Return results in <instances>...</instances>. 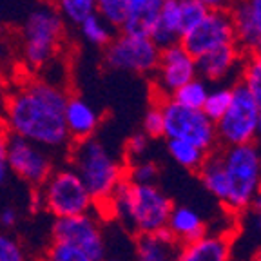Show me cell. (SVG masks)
<instances>
[{
    "label": "cell",
    "mask_w": 261,
    "mask_h": 261,
    "mask_svg": "<svg viewBox=\"0 0 261 261\" xmlns=\"http://www.w3.org/2000/svg\"><path fill=\"white\" fill-rule=\"evenodd\" d=\"M67 91L44 78H29L9 91L2 106V127L11 136L37 143L55 154L71 147L64 123Z\"/></svg>",
    "instance_id": "6da1fadb"
},
{
    "label": "cell",
    "mask_w": 261,
    "mask_h": 261,
    "mask_svg": "<svg viewBox=\"0 0 261 261\" xmlns=\"http://www.w3.org/2000/svg\"><path fill=\"white\" fill-rule=\"evenodd\" d=\"M172 207V200L158 185H135L127 179L102 205L107 216L136 236L165 230Z\"/></svg>",
    "instance_id": "7a4b0ae2"
},
{
    "label": "cell",
    "mask_w": 261,
    "mask_h": 261,
    "mask_svg": "<svg viewBox=\"0 0 261 261\" xmlns=\"http://www.w3.org/2000/svg\"><path fill=\"white\" fill-rule=\"evenodd\" d=\"M69 167L86 185L96 207H102L125 179V163L94 136L69 147Z\"/></svg>",
    "instance_id": "3957f363"
},
{
    "label": "cell",
    "mask_w": 261,
    "mask_h": 261,
    "mask_svg": "<svg viewBox=\"0 0 261 261\" xmlns=\"http://www.w3.org/2000/svg\"><path fill=\"white\" fill-rule=\"evenodd\" d=\"M31 207L51 214L53 220H60L94 212L96 203L76 172L64 165L55 167L40 187L33 189Z\"/></svg>",
    "instance_id": "277c9868"
},
{
    "label": "cell",
    "mask_w": 261,
    "mask_h": 261,
    "mask_svg": "<svg viewBox=\"0 0 261 261\" xmlns=\"http://www.w3.org/2000/svg\"><path fill=\"white\" fill-rule=\"evenodd\" d=\"M220 156L228 187L223 207L230 214H241L252 207L254 198L261 189L257 143L220 147Z\"/></svg>",
    "instance_id": "5b68a950"
},
{
    "label": "cell",
    "mask_w": 261,
    "mask_h": 261,
    "mask_svg": "<svg viewBox=\"0 0 261 261\" xmlns=\"http://www.w3.org/2000/svg\"><path fill=\"white\" fill-rule=\"evenodd\" d=\"M65 22L51 4H38L22 24V58L29 69L49 67L64 42Z\"/></svg>",
    "instance_id": "8992f818"
},
{
    "label": "cell",
    "mask_w": 261,
    "mask_h": 261,
    "mask_svg": "<svg viewBox=\"0 0 261 261\" xmlns=\"http://www.w3.org/2000/svg\"><path fill=\"white\" fill-rule=\"evenodd\" d=\"M163 114V136L167 140H184L200 147L207 154L220 149L216 125L198 109H187L171 98L156 100Z\"/></svg>",
    "instance_id": "52a82bcc"
},
{
    "label": "cell",
    "mask_w": 261,
    "mask_h": 261,
    "mask_svg": "<svg viewBox=\"0 0 261 261\" xmlns=\"http://www.w3.org/2000/svg\"><path fill=\"white\" fill-rule=\"evenodd\" d=\"M259 116V109L247 87L241 82H236L232 86V100L227 113L214 123L220 147L257 143L256 129Z\"/></svg>",
    "instance_id": "ba28073f"
},
{
    "label": "cell",
    "mask_w": 261,
    "mask_h": 261,
    "mask_svg": "<svg viewBox=\"0 0 261 261\" xmlns=\"http://www.w3.org/2000/svg\"><path fill=\"white\" fill-rule=\"evenodd\" d=\"M160 60V47L149 37L120 31L103 49V64L113 71L152 74Z\"/></svg>",
    "instance_id": "9c48e42d"
},
{
    "label": "cell",
    "mask_w": 261,
    "mask_h": 261,
    "mask_svg": "<svg viewBox=\"0 0 261 261\" xmlns=\"http://www.w3.org/2000/svg\"><path fill=\"white\" fill-rule=\"evenodd\" d=\"M9 174L22 179L29 187L38 189L55 171V154L37 143L8 135Z\"/></svg>",
    "instance_id": "30bf717a"
},
{
    "label": "cell",
    "mask_w": 261,
    "mask_h": 261,
    "mask_svg": "<svg viewBox=\"0 0 261 261\" xmlns=\"http://www.w3.org/2000/svg\"><path fill=\"white\" fill-rule=\"evenodd\" d=\"M51 241L69 243L84 250L93 261H103L107 254V243L103 236L102 223L94 212L73 218L53 220Z\"/></svg>",
    "instance_id": "8fae6325"
},
{
    "label": "cell",
    "mask_w": 261,
    "mask_h": 261,
    "mask_svg": "<svg viewBox=\"0 0 261 261\" xmlns=\"http://www.w3.org/2000/svg\"><path fill=\"white\" fill-rule=\"evenodd\" d=\"M152 89L156 100L171 98L181 86L198 76L196 60L181 47V44L160 49V60L152 73Z\"/></svg>",
    "instance_id": "7c38bea8"
},
{
    "label": "cell",
    "mask_w": 261,
    "mask_h": 261,
    "mask_svg": "<svg viewBox=\"0 0 261 261\" xmlns=\"http://www.w3.org/2000/svg\"><path fill=\"white\" fill-rule=\"evenodd\" d=\"M179 44L194 60L218 47L236 44L232 16L228 11H208L191 33L181 37Z\"/></svg>",
    "instance_id": "4fadbf2b"
},
{
    "label": "cell",
    "mask_w": 261,
    "mask_h": 261,
    "mask_svg": "<svg viewBox=\"0 0 261 261\" xmlns=\"http://www.w3.org/2000/svg\"><path fill=\"white\" fill-rule=\"evenodd\" d=\"M247 55L238 47V44H228L218 47L203 57L196 58L198 78L205 82H223L227 78L241 73V65Z\"/></svg>",
    "instance_id": "5bb4252c"
},
{
    "label": "cell",
    "mask_w": 261,
    "mask_h": 261,
    "mask_svg": "<svg viewBox=\"0 0 261 261\" xmlns=\"http://www.w3.org/2000/svg\"><path fill=\"white\" fill-rule=\"evenodd\" d=\"M228 13L234 22L238 47L249 55L261 40V0H236Z\"/></svg>",
    "instance_id": "9a60e30c"
},
{
    "label": "cell",
    "mask_w": 261,
    "mask_h": 261,
    "mask_svg": "<svg viewBox=\"0 0 261 261\" xmlns=\"http://www.w3.org/2000/svg\"><path fill=\"white\" fill-rule=\"evenodd\" d=\"M100 113L82 96H69L64 109V123L71 142L93 138L100 125Z\"/></svg>",
    "instance_id": "2e32d148"
},
{
    "label": "cell",
    "mask_w": 261,
    "mask_h": 261,
    "mask_svg": "<svg viewBox=\"0 0 261 261\" xmlns=\"http://www.w3.org/2000/svg\"><path fill=\"white\" fill-rule=\"evenodd\" d=\"M230 249H232L230 234H205L192 243L181 245L176 261H228Z\"/></svg>",
    "instance_id": "e0dca14e"
},
{
    "label": "cell",
    "mask_w": 261,
    "mask_h": 261,
    "mask_svg": "<svg viewBox=\"0 0 261 261\" xmlns=\"http://www.w3.org/2000/svg\"><path fill=\"white\" fill-rule=\"evenodd\" d=\"M179 249L181 245L167 230L142 234L136 236L135 261H176Z\"/></svg>",
    "instance_id": "ac0fdd59"
},
{
    "label": "cell",
    "mask_w": 261,
    "mask_h": 261,
    "mask_svg": "<svg viewBox=\"0 0 261 261\" xmlns=\"http://www.w3.org/2000/svg\"><path fill=\"white\" fill-rule=\"evenodd\" d=\"M165 230H167L179 245H189L207 234L203 218H201L194 208L184 207V205L172 207Z\"/></svg>",
    "instance_id": "d6986e66"
},
{
    "label": "cell",
    "mask_w": 261,
    "mask_h": 261,
    "mask_svg": "<svg viewBox=\"0 0 261 261\" xmlns=\"http://www.w3.org/2000/svg\"><path fill=\"white\" fill-rule=\"evenodd\" d=\"M149 38H151L160 49L179 44V40H181L179 0H165V2H163Z\"/></svg>",
    "instance_id": "ffe728a7"
},
{
    "label": "cell",
    "mask_w": 261,
    "mask_h": 261,
    "mask_svg": "<svg viewBox=\"0 0 261 261\" xmlns=\"http://www.w3.org/2000/svg\"><path fill=\"white\" fill-rule=\"evenodd\" d=\"M163 2L165 0H127V16L120 31L149 37Z\"/></svg>",
    "instance_id": "44dd1931"
},
{
    "label": "cell",
    "mask_w": 261,
    "mask_h": 261,
    "mask_svg": "<svg viewBox=\"0 0 261 261\" xmlns=\"http://www.w3.org/2000/svg\"><path fill=\"white\" fill-rule=\"evenodd\" d=\"M203 187L211 192L221 205L227 200V176H225L223 163H221L220 149H216L214 152L207 156V160L203 162V165L198 171Z\"/></svg>",
    "instance_id": "7402d4cb"
},
{
    "label": "cell",
    "mask_w": 261,
    "mask_h": 261,
    "mask_svg": "<svg viewBox=\"0 0 261 261\" xmlns=\"http://www.w3.org/2000/svg\"><path fill=\"white\" fill-rule=\"evenodd\" d=\"M76 28H78V33H80L82 40L98 49H106L107 45L111 44V40L116 37V28L111 25L109 22H107L103 16L98 15V13L87 16L86 20L82 22V24H78Z\"/></svg>",
    "instance_id": "603a6c76"
},
{
    "label": "cell",
    "mask_w": 261,
    "mask_h": 261,
    "mask_svg": "<svg viewBox=\"0 0 261 261\" xmlns=\"http://www.w3.org/2000/svg\"><path fill=\"white\" fill-rule=\"evenodd\" d=\"M167 151L178 165H181L191 172L200 171V167L208 156L205 151H201L200 147L184 142V140H167Z\"/></svg>",
    "instance_id": "cb8c5ba5"
},
{
    "label": "cell",
    "mask_w": 261,
    "mask_h": 261,
    "mask_svg": "<svg viewBox=\"0 0 261 261\" xmlns=\"http://www.w3.org/2000/svg\"><path fill=\"white\" fill-rule=\"evenodd\" d=\"M51 6L64 18L65 24L78 25L96 13V0H51Z\"/></svg>",
    "instance_id": "d4e9b609"
},
{
    "label": "cell",
    "mask_w": 261,
    "mask_h": 261,
    "mask_svg": "<svg viewBox=\"0 0 261 261\" xmlns=\"http://www.w3.org/2000/svg\"><path fill=\"white\" fill-rule=\"evenodd\" d=\"M208 94V86L207 82L196 76L194 80H191L189 84L181 86L174 94L171 96V100H174L179 106L187 107V109H198L201 111L205 100Z\"/></svg>",
    "instance_id": "484cf974"
},
{
    "label": "cell",
    "mask_w": 261,
    "mask_h": 261,
    "mask_svg": "<svg viewBox=\"0 0 261 261\" xmlns=\"http://www.w3.org/2000/svg\"><path fill=\"white\" fill-rule=\"evenodd\" d=\"M240 82L247 87V91L254 98V102L261 113V62L247 55L243 65H241Z\"/></svg>",
    "instance_id": "4316f807"
},
{
    "label": "cell",
    "mask_w": 261,
    "mask_h": 261,
    "mask_svg": "<svg viewBox=\"0 0 261 261\" xmlns=\"http://www.w3.org/2000/svg\"><path fill=\"white\" fill-rule=\"evenodd\" d=\"M158 172V165L152 160L140 158L125 163V179L135 185H156Z\"/></svg>",
    "instance_id": "83f0119b"
},
{
    "label": "cell",
    "mask_w": 261,
    "mask_h": 261,
    "mask_svg": "<svg viewBox=\"0 0 261 261\" xmlns=\"http://www.w3.org/2000/svg\"><path fill=\"white\" fill-rule=\"evenodd\" d=\"M230 100H232V87H220V89L208 91L207 100H205L203 107H201V113L211 122L216 123L227 113Z\"/></svg>",
    "instance_id": "f1b7e54d"
},
{
    "label": "cell",
    "mask_w": 261,
    "mask_h": 261,
    "mask_svg": "<svg viewBox=\"0 0 261 261\" xmlns=\"http://www.w3.org/2000/svg\"><path fill=\"white\" fill-rule=\"evenodd\" d=\"M40 261H93L84 250L76 249L69 243L51 241L44 250Z\"/></svg>",
    "instance_id": "f546056e"
},
{
    "label": "cell",
    "mask_w": 261,
    "mask_h": 261,
    "mask_svg": "<svg viewBox=\"0 0 261 261\" xmlns=\"http://www.w3.org/2000/svg\"><path fill=\"white\" fill-rule=\"evenodd\" d=\"M208 13L207 8L196 0H179V20H181V37L191 33Z\"/></svg>",
    "instance_id": "4dcf8cb0"
},
{
    "label": "cell",
    "mask_w": 261,
    "mask_h": 261,
    "mask_svg": "<svg viewBox=\"0 0 261 261\" xmlns=\"http://www.w3.org/2000/svg\"><path fill=\"white\" fill-rule=\"evenodd\" d=\"M96 13L120 29L127 16V0H96Z\"/></svg>",
    "instance_id": "1f68e13d"
},
{
    "label": "cell",
    "mask_w": 261,
    "mask_h": 261,
    "mask_svg": "<svg viewBox=\"0 0 261 261\" xmlns=\"http://www.w3.org/2000/svg\"><path fill=\"white\" fill-rule=\"evenodd\" d=\"M0 261H29L22 241L4 230H0Z\"/></svg>",
    "instance_id": "d6a6232c"
},
{
    "label": "cell",
    "mask_w": 261,
    "mask_h": 261,
    "mask_svg": "<svg viewBox=\"0 0 261 261\" xmlns=\"http://www.w3.org/2000/svg\"><path fill=\"white\" fill-rule=\"evenodd\" d=\"M142 133L147 138H163V114L162 107H160V103L156 100L143 114Z\"/></svg>",
    "instance_id": "836d02e7"
},
{
    "label": "cell",
    "mask_w": 261,
    "mask_h": 261,
    "mask_svg": "<svg viewBox=\"0 0 261 261\" xmlns=\"http://www.w3.org/2000/svg\"><path fill=\"white\" fill-rule=\"evenodd\" d=\"M147 149H149V138L143 135L142 130H140V133H135L133 136H129V140L125 142L127 163L143 158V156H145V152H147Z\"/></svg>",
    "instance_id": "e575fe53"
},
{
    "label": "cell",
    "mask_w": 261,
    "mask_h": 261,
    "mask_svg": "<svg viewBox=\"0 0 261 261\" xmlns=\"http://www.w3.org/2000/svg\"><path fill=\"white\" fill-rule=\"evenodd\" d=\"M9 167H8V133L0 123V185H4L9 178Z\"/></svg>",
    "instance_id": "d590c367"
},
{
    "label": "cell",
    "mask_w": 261,
    "mask_h": 261,
    "mask_svg": "<svg viewBox=\"0 0 261 261\" xmlns=\"http://www.w3.org/2000/svg\"><path fill=\"white\" fill-rule=\"evenodd\" d=\"M20 221V212L15 207H6L0 211V230L11 232L13 228Z\"/></svg>",
    "instance_id": "8d00e7d4"
},
{
    "label": "cell",
    "mask_w": 261,
    "mask_h": 261,
    "mask_svg": "<svg viewBox=\"0 0 261 261\" xmlns=\"http://www.w3.org/2000/svg\"><path fill=\"white\" fill-rule=\"evenodd\" d=\"M208 11H228L236 0H196Z\"/></svg>",
    "instance_id": "74e56055"
},
{
    "label": "cell",
    "mask_w": 261,
    "mask_h": 261,
    "mask_svg": "<svg viewBox=\"0 0 261 261\" xmlns=\"http://www.w3.org/2000/svg\"><path fill=\"white\" fill-rule=\"evenodd\" d=\"M250 57H254L256 60H259L261 62V40H257V44L254 45L252 49H250Z\"/></svg>",
    "instance_id": "f35d334b"
},
{
    "label": "cell",
    "mask_w": 261,
    "mask_h": 261,
    "mask_svg": "<svg viewBox=\"0 0 261 261\" xmlns=\"http://www.w3.org/2000/svg\"><path fill=\"white\" fill-rule=\"evenodd\" d=\"M252 207H254V211H256L257 214H261V189H259V191H257L256 198H254V201H252Z\"/></svg>",
    "instance_id": "ab89813d"
},
{
    "label": "cell",
    "mask_w": 261,
    "mask_h": 261,
    "mask_svg": "<svg viewBox=\"0 0 261 261\" xmlns=\"http://www.w3.org/2000/svg\"><path fill=\"white\" fill-rule=\"evenodd\" d=\"M256 138H257V142H261V116H259V120H257V129H256Z\"/></svg>",
    "instance_id": "60d3db41"
},
{
    "label": "cell",
    "mask_w": 261,
    "mask_h": 261,
    "mask_svg": "<svg viewBox=\"0 0 261 261\" xmlns=\"http://www.w3.org/2000/svg\"><path fill=\"white\" fill-rule=\"evenodd\" d=\"M252 261H261V249H259V250H257V252H256V254H254Z\"/></svg>",
    "instance_id": "b9f144b4"
},
{
    "label": "cell",
    "mask_w": 261,
    "mask_h": 261,
    "mask_svg": "<svg viewBox=\"0 0 261 261\" xmlns=\"http://www.w3.org/2000/svg\"><path fill=\"white\" fill-rule=\"evenodd\" d=\"M2 60H4V49H2V45H0V64H2Z\"/></svg>",
    "instance_id": "7bdbcfd3"
},
{
    "label": "cell",
    "mask_w": 261,
    "mask_h": 261,
    "mask_svg": "<svg viewBox=\"0 0 261 261\" xmlns=\"http://www.w3.org/2000/svg\"><path fill=\"white\" fill-rule=\"evenodd\" d=\"M256 221H257V228H259V230H261V214H257Z\"/></svg>",
    "instance_id": "ee69618b"
},
{
    "label": "cell",
    "mask_w": 261,
    "mask_h": 261,
    "mask_svg": "<svg viewBox=\"0 0 261 261\" xmlns=\"http://www.w3.org/2000/svg\"><path fill=\"white\" fill-rule=\"evenodd\" d=\"M257 151H259V167H261V142H257Z\"/></svg>",
    "instance_id": "f6af8a7d"
},
{
    "label": "cell",
    "mask_w": 261,
    "mask_h": 261,
    "mask_svg": "<svg viewBox=\"0 0 261 261\" xmlns=\"http://www.w3.org/2000/svg\"><path fill=\"white\" fill-rule=\"evenodd\" d=\"M0 102H2V100H0ZM2 106H4V102H2Z\"/></svg>",
    "instance_id": "bcb514c9"
},
{
    "label": "cell",
    "mask_w": 261,
    "mask_h": 261,
    "mask_svg": "<svg viewBox=\"0 0 261 261\" xmlns=\"http://www.w3.org/2000/svg\"><path fill=\"white\" fill-rule=\"evenodd\" d=\"M103 261H107V259H103Z\"/></svg>",
    "instance_id": "7dc6e473"
}]
</instances>
